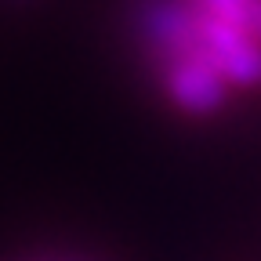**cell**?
<instances>
[{
	"instance_id": "cell-1",
	"label": "cell",
	"mask_w": 261,
	"mask_h": 261,
	"mask_svg": "<svg viewBox=\"0 0 261 261\" xmlns=\"http://www.w3.org/2000/svg\"><path fill=\"white\" fill-rule=\"evenodd\" d=\"M135 37L181 116H221L261 87V0H138Z\"/></svg>"
}]
</instances>
